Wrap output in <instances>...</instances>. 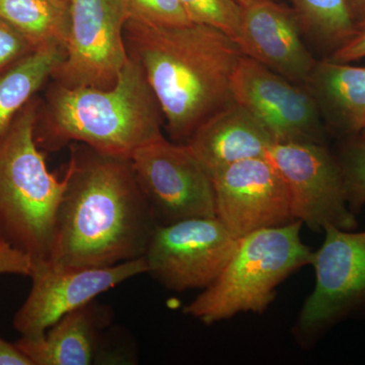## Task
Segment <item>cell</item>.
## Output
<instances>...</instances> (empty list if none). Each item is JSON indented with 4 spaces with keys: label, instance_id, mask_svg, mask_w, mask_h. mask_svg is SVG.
<instances>
[{
    "label": "cell",
    "instance_id": "6da1fadb",
    "mask_svg": "<svg viewBox=\"0 0 365 365\" xmlns=\"http://www.w3.org/2000/svg\"><path fill=\"white\" fill-rule=\"evenodd\" d=\"M67 185L47 261L60 267H111L143 258L158 223L130 158L71 143Z\"/></svg>",
    "mask_w": 365,
    "mask_h": 365
},
{
    "label": "cell",
    "instance_id": "7a4b0ae2",
    "mask_svg": "<svg viewBox=\"0 0 365 365\" xmlns=\"http://www.w3.org/2000/svg\"><path fill=\"white\" fill-rule=\"evenodd\" d=\"M124 38L155 93L170 140L187 143L204 122L235 102L232 79L242 53L225 33L193 23L127 21Z\"/></svg>",
    "mask_w": 365,
    "mask_h": 365
},
{
    "label": "cell",
    "instance_id": "3957f363",
    "mask_svg": "<svg viewBox=\"0 0 365 365\" xmlns=\"http://www.w3.org/2000/svg\"><path fill=\"white\" fill-rule=\"evenodd\" d=\"M163 125L143 67L129 56L116 85L108 90L50 81L38 106L35 139L48 153L81 143L106 155L131 158L163 136Z\"/></svg>",
    "mask_w": 365,
    "mask_h": 365
},
{
    "label": "cell",
    "instance_id": "277c9868",
    "mask_svg": "<svg viewBox=\"0 0 365 365\" xmlns=\"http://www.w3.org/2000/svg\"><path fill=\"white\" fill-rule=\"evenodd\" d=\"M40 98H34L0 139V240L47 260L55 220L67 185L48 170L44 151L36 143Z\"/></svg>",
    "mask_w": 365,
    "mask_h": 365
},
{
    "label": "cell",
    "instance_id": "5b68a950",
    "mask_svg": "<svg viewBox=\"0 0 365 365\" xmlns=\"http://www.w3.org/2000/svg\"><path fill=\"white\" fill-rule=\"evenodd\" d=\"M299 220L264 228L239 239L222 272L184 313L205 325L240 313L262 314L290 274L311 265L314 251L300 237Z\"/></svg>",
    "mask_w": 365,
    "mask_h": 365
},
{
    "label": "cell",
    "instance_id": "8992f818",
    "mask_svg": "<svg viewBox=\"0 0 365 365\" xmlns=\"http://www.w3.org/2000/svg\"><path fill=\"white\" fill-rule=\"evenodd\" d=\"M325 241L311 265L316 285L295 324V337L309 344L327 329L365 309V232L324 228Z\"/></svg>",
    "mask_w": 365,
    "mask_h": 365
},
{
    "label": "cell",
    "instance_id": "52a82bcc",
    "mask_svg": "<svg viewBox=\"0 0 365 365\" xmlns=\"http://www.w3.org/2000/svg\"><path fill=\"white\" fill-rule=\"evenodd\" d=\"M130 160L158 225L216 217L212 179L187 144L163 135L141 146Z\"/></svg>",
    "mask_w": 365,
    "mask_h": 365
},
{
    "label": "cell",
    "instance_id": "ba28073f",
    "mask_svg": "<svg viewBox=\"0 0 365 365\" xmlns=\"http://www.w3.org/2000/svg\"><path fill=\"white\" fill-rule=\"evenodd\" d=\"M265 158L287 184L294 220L314 232L328 225L346 230L356 228L339 162L327 144L274 143Z\"/></svg>",
    "mask_w": 365,
    "mask_h": 365
},
{
    "label": "cell",
    "instance_id": "9c48e42d",
    "mask_svg": "<svg viewBox=\"0 0 365 365\" xmlns=\"http://www.w3.org/2000/svg\"><path fill=\"white\" fill-rule=\"evenodd\" d=\"M237 242L217 217L158 225L144 254L146 273L173 292L204 289L222 272Z\"/></svg>",
    "mask_w": 365,
    "mask_h": 365
},
{
    "label": "cell",
    "instance_id": "30bf717a",
    "mask_svg": "<svg viewBox=\"0 0 365 365\" xmlns=\"http://www.w3.org/2000/svg\"><path fill=\"white\" fill-rule=\"evenodd\" d=\"M123 0H71L66 55L51 81L108 90L129 60Z\"/></svg>",
    "mask_w": 365,
    "mask_h": 365
},
{
    "label": "cell",
    "instance_id": "8fae6325",
    "mask_svg": "<svg viewBox=\"0 0 365 365\" xmlns=\"http://www.w3.org/2000/svg\"><path fill=\"white\" fill-rule=\"evenodd\" d=\"M146 271L143 257L102 268L60 267L34 260L32 287L14 314V330L25 337H40L64 314Z\"/></svg>",
    "mask_w": 365,
    "mask_h": 365
},
{
    "label": "cell",
    "instance_id": "7c38bea8",
    "mask_svg": "<svg viewBox=\"0 0 365 365\" xmlns=\"http://www.w3.org/2000/svg\"><path fill=\"white\" fill-rule=\"evenodd\" d=\"M232 91L235 102L260 120L275 143L327 144L328 131L306 86L242 55Z\"/></svg>",
    "mask_w": 365,
    "mask_h": 365
},
{
    "label": "cell",
    "instance_id": "4fadbf2b",
    "mask_svg": "<svg viewBox=\"0 0 365 365\" xmlns=\"http://www.w3.org/2000/svg\"><path fill=\"white\" fill-rule=\"evenodd\" d=\"M211 179L216 217L237 239L294 222L287 184L265 158L232 163Z\"/></svg>",
    "mask_w": 365,
    "mask_h": 365
},
{
    "label": "cell",
    "instance_id": "5bb4252c",
    "mask_svg": "<svg viewBox=\"0 0 365 365\" xmlns=\"http://www.w3.org/2000/svg\"><path fill=\"white\" fill-rule=\"evenodd\" d=\"M302 34L294 9L267 0L242 7L237 43L244 56L304 86L318 60L304 45Z\"/></svg>",
    "mask_w": 365,
    "mask_h": 365
},
{
    "label": "cell",
    "instance_id": "9a60e30c",
    "mask_svg": "<svg viewBox=\"0 0 365 365\" xmlns=\"http://www.w3.org/2000/svg\"><path fill=\"white\" fill-rule=\"evenodd\" d=\"M274 143L260 120L235 101L204 122L185 144L211 176L232 163L265 158Z\"/></svg>",
    "mask_w": 365,
    "mask_h": 365
},
{
    "label": "cell",
    "instance_id": "2e32d148",
    "mask_svg": "<svg viewBox=\"0 0 365 365\" xmlns=\"http://www.w3.org/2000/svg\"><path fill=\"white\" fill-rule=\"evenodd\" d=\"M110 307L95 299L64 314L40 337L21 336L16 344L33 365H90L102 333L111 325Z\"/></svg>",
    "mask_w": 365,
    "mask_h": 365
},
{
    "label": "cell",
    "instance_id": "e0dca14e",
    "mask_svg": "<svg viewBox=\"0 0 365 365\" xmlns=\"http://www.w3.org/2000/svg\"><path fill=\"white\" fill-rule=\"evenodd\" d=\"M307 90L328 133L338 138L361 133L365 121V67L326 58L318 60Z\"/></svg>",
    "mask_w": 365,
    "mask_h": 365
},
{
    "label": "cell",
    "instance_id": "ac0fdd59",
    "mask_svg": "<svg viewBox=\"0 0 365 365\" xmlns=\"http://www.w3.org/2000/svg\"><path fill=\"white\" fill-rule=\"evenodd\" d=\"M66 55V47L43 46L0 72V139L21 110L51 81Z\"/></svg>",
    "mask_w": 365,
    "mask_h": 365
},
{
    "label": "cell",
    "instance_id": "d6986e66",
    "mask_svg": "<svg viewBox=\"0 0 365 365\" xmlns=\"http://www.w3.org/2000/svg\"><path fill=\"white\" fill-rule=\"evenodd\" d=\"M0 18L36 48L66 47L71 2L64 0H0Z\"/></svg>",
    "mask_w": 365,
    "mask_h": 365
},
{
    "label": "cell",
    "instance_id": "ffe728a7",
    "mask_svg": "<svg viewBox=\"0 0 365 365\" xmlns=\"http://www.w3.org/2000/svg\"><path fill=\"white\" fill-rule=\"evenodd\" d=\"M292 2L302 32L330 54L345 44L355 32L356 21L347 0H292Z\"/></svg>",
    "mask_w": 365,
    "mask_h": 365
},
{
    "label": "cell",
    "instance_id": "44dd1931",
    "mask_svg": "<svg viewBox=\"0 0 365 365\" xmlns=\"http://www.w3.org/2000/svg\"><path fill=\"white\" fill-rule=\"evenodd\" d=\"M339 140L336 157L342 172L348 205L355 215L365 205V133Z\"/></svg>",
    "mask_w": 365,
    "mask_h": 365
},
{
    "label": "cell",
    "instance_id": "7402d4cb",
    "mask_svg": "<svg viewBox=\"0 0 365 365\" xmlns=\"http://www.w3.org/2000/svg\"><path fill=\"white\" fill-rule=\"evenodd\" d=\"M191 23L212 26L237 42L242 6L235 0H179Z\"/></svg>",
    "mask_w": 365,
    "mask_h": 365
},
{
    "label": "cell",
    "instance_id": "603a6c76",
    "mask_svg": "<svg viewBox=\"0 0 365 365\" xmlns=\"http://www.w3.org/2000/svg\"><path fill=\"white\" fill-rule=\"evenodd\" d=\"M127 21L153 26L191 24L179 0H123Z\"/></svg>",
    "mask_w": 365,
    "mask_h": 365
},
{
    "label": "cell",
    "instance_id": "cb8c5ba5",
    "mask_svg": "<svg viewBox=\"0 0 365 365\" xmlns=\"http://www.w3.org/2000/svg\"><path fill=\"white\" fill-rule=\"evenodd\" d=\"M36 49L38 48L30 41L0 18V72L14 66Z\"/></svg>",
    "mask_w": 365,
    "mask_h": 365
},
{
    "label": "cell",
    "instance_id": "d4e9b609",
    "mask_svg": "<svg viewBox=\"0 0 365 365\" xmlns=\"http://www.w3.org/2000/svg\"><path fill=\"white\" fill-rule=\"evenodd\" d=\"M33 260L28 254L11 247L7 242L0 244V275L16 274L30 276Z\"/></svg>",
    "mask_w": 365,
    "mask_h": 365
},
{
    "label": "cell",
    "instance_id": "484cf974",
    "mask_svg": "<svg viewBox=\"0 0 365 365\" xmlns=\"http://www.w3.org/2000/svg\"><path fill=\"white\" fill-rule=\"evenodd\" d=\"M328 58L344 63L365 58V19L356 24L352 37L332 54L329 55Z\"/></svg>",
    "mask_w": 365,
    "mask_h": 365
},
{
    "label": "cell",
    "instance_id": "4316f807",
    "mask_svg": "<svg viewBox=\"0 0 365 365\" xmlns=\"http://www.w3.org/2000/svg\"><path fill=\"white\" fill-rule=\"evenodd\" d=\"M0 365H33L16 343H9L0 337Z\"/></svg>",
    "mask_w": 365,
    "mask_h": 365
},
{
    "label": "cell",
    "instance_id": "83f0119b",
    "mask_svg": "<svg viewBox=\"0 0 365 365\" xmlns=\"http://www.w3.org/2000/svg\"><path fill=\"white\" fill-rule=\"evenodd\" d=\"M356 24L365 19V0H347Z\"/></svg>",
    "mask_w": 365,
    "mask_h": 365
},
{
    "label": "cell",
    "instance_id": "f1b7e54d",
    "mask_svg": "<svg viewBox=\"0 0 365 365\" xmlns=\"http://www.w3.org/2000/svg\"><path fill=\"white\" fill-rule=\"evenodd\" d=\"M240 6L245 7L257 4V2L267 1V0H235Z\"/></svg>",
    "mask_w": 365,
    "mask_h": 365
},
{
    "label": "cell",
    "instance_id": "f546056e",
    "mask_svg": "<svg viewBox=\"0 0 365 365\" xmlns=\"http://www.w3.org/2000/svg\"><path fill=\"white\" fill-rule=\"evenodd\" d=\"M362 133H365V121H364V126H362Z\"/></svg>",
    "mask_w": 365,
    "mask_h": 365
},
{
    "label": "cell",
    "instance_id": "4dcf8cb0",
    "mask_svg": "<svg viewBox=\"0 0 365 365\" xmlns=\"http://www.w3.org/2000/svg\"><path fill=\"white\" fill-rule=\"evenodd\" d=\"M4 242H6L2 241V240H0V244H4Z\"/></svg>",
    "mask_w": 365,
    "mask_h": 365
},
{
    "label": "cell",
    "instance_id": "1f68e13d",
    "mask_svg": "<svg viewBox=\"0 0 365 365\" xmlns=\"http://www.w3.org/2000/svg\"><path fill=\"white\" fill-rule=\"evenodd\" d=\"M64 1L71 2V0H64Z\"/></svg>",
    "mask_w": 365,
    "mask_h": 365
}]
</instances>
